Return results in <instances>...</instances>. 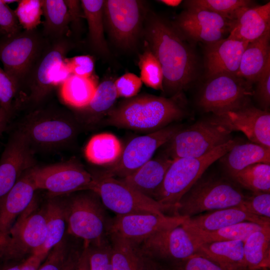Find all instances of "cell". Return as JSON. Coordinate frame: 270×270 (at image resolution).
Instances as JSON below:
<instances>
[{
  "mask_svg": "<svg viewBox=\"0 0 270 270\" xmlns=\"http://www.w3.org/2000/svg\"><path fill=\"white\" fill-rule=\"evenodd\" d=\"M232 132H243L252 142L270 148V114L248 105L212 116Z\"/></svg>",
  "mask_w": 270,
  "mask_h": 270,
  "instance_id": "obj_20",
  "label": "cell"
},
{
  "mask_svg": "<svg viewBox=\"0 0 270 270\" xmlns=\"http://www.w3.org/2000/svg\"><path fill=\"white\" fill-rule=\"evenodd\" d=\"M109 234L112 270H142L144 256L139 246L116 234Z\"/></svg>",
  "mask_w": 270,
  "mask_h": 270,
  "instance_id": "obj_36",
  "label": "cell"
},
{
  "mask_svg": "<svg viewBox=\"0 0 270 270\" xmlns=\"http://www.w3.org/2000/svg\"><path fill=\"white\" fill-rule=\"evenodd\" d=\"M93 176L89 190L96 193L104 206L117 215L164 214L169 210L154 199L130 187L120 179Z\"/></svg>",
  "mask_w": 270,
  "mask_h": 270,
  "instance_id": "obj_9",
  "label": "cell"
},
{
  "mask_svg": "<svg viewBox=\"0 0 270 270\" xmlns=\"http://www.w3.org/2000/svg\"><path fill=\"white\" fill-rule=\"evenodd\" d=\"M9 118L8 114L0 106V135L4 130Z\"/></svg>",
  "mask_w": 270,
  "mask_h": 270,
  "instance_id": "obj_56",
  "label": "cell"
},
{
  "mask_svg": "<svg viewBox=\"0 0 270 270\" xmlns=\"http://www.w3.org/2000/svg\"><path fill=\"white\" fill-rule=\"evenodd\" d=\"M70 46L66 38L49 42L34 65L24 86L28 90L30 102H40L54 88V74L66 58Z\"/></svg>",
  "mask_w": 270,
  "mask_h": 270,
  "instance_id": "obj_17",
  "label": "cell"
},
{
  "mask_svg": "<svg viewBox=\"0 0 270 270\" xmlns=\"http://www.w3.org/2000/svg\"><path fill=\"white\" fill-rule=\"evenodd\" d=\"M234 21L210 10L186 8L172 24L184 39L208 44L225 38Z\"/></svg>",
  "mask_w": 270,
  "mask_h": 270,
  "instance_id": "obj_15",
  "label": "cell"
},
{
  "mask_svg": "<svg viewBox=\"0 0 270 270\" xmlns=\"http://www.w3.org/2000/svg\"><path fill=\"white\" fill-rule=\"evenodd\" d=\"M96 196L94 192L80 194L64 204L67 232L83 239L84 248L102 244L109 234L111 222Z\"/></svg>",
  "mask_w": 270,
  "mask_h": 270,
  "instance_id": "obj_6",
  "label": "cell"
},
{
  "mask_svg": "<svg viewBox=\"0 0 270 270\" xmlns=\"http://www.w3.org/2000/svg\"><path fill=\"white\" fill-rule=\"evenodd\" d=\"M144 22L146 45L162 69V92L170 97L182 94L197 76L198 63L194 51L172 22L152 12H146Z\"/></svg>",
  "mask_w": 270,
  "mask_h": 270,
  "instance_id": "obj_1",
  "label": "cell"
},
{
  "mask_svg": "<svg viewBox=\"0 0 270 270\" xmlns=\"http://www.w3.org/2000/svg\"><path fill=\"white\" fill-rule=\"evenodd\" d=\"M158 2H162L168 6H177L182 2L180 0H162Z\"/></svg>",
  "mask_w": 270,
  "mask_h": 270,
  "instance_id": "obj_57",
  "label": "cell"
},
{
  "mask_svg": "<svg viewBox=\"0 0 270 270\" xmlns=\"http://www.w3.org/2000/svg\"><path fill=\"white\" fill-rule=\"evenodd\" d=\"M48 255L32 254L22 263L21 270H37Z\"/></svg>",
  "mask_w": 270,
  "mask_h": 270,
  "instance_id": "obj_52",
  "label": "cell"
},
{
  "mask_svg": "<svg viewBox=\"0 0 270 270\" xmlns=\"http://www.w3.org/2000/svg\"><path fill=\"white\" fill-rule=\"evenodd\" d=\"M2 1L4 3L7 4H8L14 3L16 2H19V0H2Z\"/></svg>",
  "mask_w": 270,
  "mask_h": 270,
  "instance_id": "obj_60",
  "label": "cell"
},
{
  "mask_svg": "<svg viewBox=\"0 0 270 270\" xmlns=\"http://www.w3.org/2000/svg\"><path fill=\"white\" fill-rule=\"evenodd\" d=\"M70 20V27L78 28L82 18H84L80 1L65 0Z\"/></svg>",
  "mask_w": 270,
  "mask_h": 270,
  "instance_id": "obj_51",
  "label": "cell"
},
{
  "mask_svg": "<svg viewBox=\"0 0 270 270\" xmlns=\"http://www.w3.org/2000/svg\"><path fill=\"white\" fill-rule=\"evenodd\" d=\"M142 84L140 77L131 72L123 74L114 82L118 97L126 98L136 96Z\"/></svg>",
  "mask_w": 270,
  "mask_h": 270,
  "instance_id": "obj_46",
  "label": "cell"
},
{
  "mask_svg": "<svg viewBox=\"0 0 270 270\" xmlns=\"http://www.w3.org/2000/svg\"><path fill=\"white\" fill-rule=\"evenodd\" d=\"M14 10L0 0V31L8 36H12L22 31Z\"/></svg>",
  "mask_w": 270,
  "mask_h": 270,
  "instance_id": "obj_47",
  "label": "cell"
},
{
  "mask_svg": "<svg viewBox=\"0 0 270 270\" xmlns=\"http://www.w3.org/2000/svg\"><path fill=\"white\" fill-rule=\"evenodd\" d=\"M185 114L182 94L170 98L142 94L126 98L114 106L102 122L150 133L169 126Z\"/></svg>",
  "mask_w": 270,
  "mask_h": 270,
  "instance_id": "obj_2",
  "label": "cell"
},
{
  "mask_svg": "<svg viewBox=\"0 0 270 270\" xmlns=\"http://www.w3.org/2000/svg\"><path fill=\"white\" fill-rule=\"evenodd\" d=\"M88 248H84L80 255L74 270H90Z\"/></svg>",
  "mask_w": 270,
  "mask_h": 270,
  "instance_id": "obj_53",
  "label": "cell"
},
{
  "mask_svg": "<svg viewBox=\"0 0 270 270\" xmlns=\"http://www.w3.org/2000/svg\"><path fill=\"white\" fill-rule=\"evenodd\" d=\"M248 44L228 36L206 44L204 59L207 78L220 74L236 75Z\"/></svg>",
  "mask_w": 270,
  "mask_h": 270,
  "instance_id": "obj_21",
  "label": "cell"
},
{
  "mask_svg": "<svg viewBox=\"0 0 270 270\" xmlns=\"http://www.w3.org/2000/svg\"><path fill=\"white\" fill-rule=\"evenodd\" d=\"M244 240L215 242L200 244L198 252L226 270H248L244 257Z\"/></svg>",
  "mask_w": 270,
  "mask_h": 270,
  "instance_id": "obj_29",
  "label": "cell"
},
{
  "mask_svg": "<svg viewBox=\"0 0 270 270\" xmlns=\"http://www.w3.org/2000/svg\"><path fill=\"white\" fill-rule=\"evenodd\" d=\"M90 270H112V248L106 240L100 246L88 248Z\"/></svg>",
  "mask_w": 270,
  "mask_h": 270,
  "instance_id": "obj_43",
  "label": "cell"
},
{
  "mask_svg": "<svg viewBox=\"0 0 270 270\" xmlns=\"http://www.w3.org/2000/svg\"><path fill=\"white\" fill-rule=\"evenodd\" d=\"M49 42L36 30L0 36V61L18 92L24 88L32 70Z\"/></svg>",
  "mask_w": 270,
  "mask_h": 270,
  "instance_id": "obj_5",
  "label": "cell"
},
{
  "mask_svg": "<svg viewBox=\"0 0 270 270\" xmlns=\"http://www.w3.org/2000/svg\"><path fill=\"white\" fill-rule=\"evenodd\" d=\"M42 35L54 40L66 38L70 32L68 8L64 0H42Z\"/></svg>",
  "mask_w": 270,
  "mask_h": 270,
  "instance_id": "obj_31",
  "label": "cell"
},
{
  "mask_svg": "<svg viewBox=\"0 0 270 270\" xmlns=\"http://www.w3.org/2000/svg\"><path fill=\"white\" fill-rule=\"evenodd\" d=\"M186 218L164 214L117 215L111 221L109 234H116L139 246L157 232L182 224Z\"/></svg>",
  "mask_w": 270,
  "mask_h": 270,
  "instance_id": "obj_19",
  "label": "cell"
},
{
  "mask_svg": "<svg viewBox=\"0 0 270 270\" xmlns=\"http://www.w3.org/2000/svg\"><path fill=\"white\" fill-rule=\"evenodd\" d=\"M139 246L144 256L171 263L198 252L199 245L182 223L157 232Z\"/></svg>",
  "mask_w": 270,
  "mask_h": 270,
  "instance_id": "obj_16",
  "label": "cell"
},
{
  "mask_svg": "<svg viewBox=\"0 0 270 270\" xmlns=\"http://www.w3.org/2000/svg\"><path fill=\"white\" fill-rule=\"evenodd\" d=\"M22 264H7L0 268V270H21Z\"/></svg>",
  "mask_w": 270,
  "mask_h": 270,
  "instance_id": "obj_58",
  "label": "cell"
},
{
  "mask_svg": "<svg viewBox=\"0 0 270 270\" xmlns=\"http://www.w3.org/2000/svg\"><path fill=\"white\" fill-rule=\"evenodd\" d=\"M173 160L166 154L152 158L131 174L120 180L154 200Z\"/></svg>",
  "mask_w": 270,
  "mask_h": 270,
  "instance_id": "obj_25",
  "label": "cell"
},
{
  "mask_svg": "<svg viewBox=\"0 0 270 270\" xmlns=\"http://www.w3.org/2000/svg\"><path fill=\"white\" fill-rule=\"evenodd\" d=\"M80 2L88 25V40L92 48L98 54L108 56L109 49L104 33V0H82Z\"/></svg>",
  "mask_w": 270,
  "mask_h": 270,
  "instance_id": "obj_32",
  "label": "cell"
},
{
  "mask_svg": "<svg viewBox=\"0 0 270 270\" xmlns=\"http://www.w3.org/2000/svg\"><path fill=\"white\" fill-rule=\"evenodd\" d=\"M142 270H162V269L161 266L158 264L154 260L144 256Z\"/></svg>",
  "mask_w": 270,
  "mask_h": 270,
  "instance_id": "obj_55",
  "label": "cell"
},
{
  "mask_svg": "<svg viewBox=\"0 0 270 270\" xmlns=\"http://www.w3.org/2000/svg\"><path fill=\"white\" fill-rule=\"evenodd\" d=\"M256 83L254 96H256L262 108L267 110L270 104V62L267 64Z\"/></svg>",
  "mask_w": 270,
  "mask_h": 270,
  "instance_id": "obj_50",
  "label": "cell"
},
{
  "mask_svg": "<svg viewBox=\"0 0 270 270\" xmlns=\"http://www.w3.org/2000/svg\"><path fill=\"white\" fill-rule=\"evenodd\" d=\"M270 30L249 42L245 48L236 75L248 82H256L270 62Z\"/></svg>",
  "mask_w": 270,
  "mask_h": 270,
  "instance_id": "obj_26",
  "label": "cell"
},
{
  "mask_svg": "<svg viewBox=\"0 0 270 270\" xmlns=\"http://www.w3.org/2000/svg\"><path fill=\"white\" fill-rule=\"evenodd\" d=\"M34 150L24 134L12 133L0 158V204L20 176L34 166Z\"/></svg>",
  "mask_w": 270,
  "mask_h": 270,
  "instance_id": "obj_18",
  "label": "cell"
},
{
  "mask_svg": "<svg viewBox=\"0 0 270 270\" xmlns=\"http://www.w3.org/2000/svg\"><path fill=\"white\" fill-rule=\"evenodd\" d=\"M237 143L231 139L201 156L174 160L154 200L174 213L180 199L206 170Z\"/></svg>",
  "mask_w": 270,
  "mask_h": 270,
  "instance_id": "obj_3",
  "label": "cell"
},
{
  "mask_svg": "<svg viewBox=\"0 0 270 270\" xmlns=\"http://www.w3.org/2000/svg\"><path fill=\"white\" fill-rule=\"evenodd\" d=\"M36 188L28 170L17 181L0 204V232L8 240L16 218L34 198Z\"/></svg>",
  "mask_w": 270,
  "mask_h": 270,
  "instance_id": "obj_23",
  "label": "cell"
},
{
  "mask_svg": "<svg viewBox=\"0 0 270 270\" xmlns=\"http://www.w3.org/2000/svg\"><path fill=\"white\" fill-rule=\"evenodd\" d=\"M230 176L253 192H270V164L250 165Z\"/></svg>",
  "mask_w": 270,
  "mask_h": 270,
  "instance_id": "obj_38",
  "label": "cell"
},
{
  "mask_svg": "<svg viewBox=\"0 0 270 270\" xmlns=\"http://www.w3.org/2000/svg\"><path fill=\"white\" fill-rule=\"evenodd\" d=\"M270 30V2L242 8L236 14L228 38L251 42Z\"/></svg>",
  "mask_w": 270,
  "mask_h": 270,
  "instance_id": "obj_24",
  "label": "cell"
},
{
  "mask_svg": "<svg viewBox=\"0 0 270 270\" xmlns=\"http://www.w3.org/2000/svg\"><path fill=\"white\" fill-rule=\"evenodd\" d=\"M98 85L94 76L86 78L72 74L60 86V96L66 105L76 110H80L91 101Z\"/></svg>",
  "mask_w": 270,
  "mask_h": 270,
  "instance_id": "obj_33",
  "label": "cell"
},
{
  "mask_svg": "<svg viewBox=\"0 0 270 270\" xmlns=\"http://www.w3.org/2000/svg\"><path fill=\"white\" fill-rule=\"evenodd\" d=\"M46 236L44 244L32 254L48 255L50 250L62 240L66 230V214L64 204L50 200L44 208Z\"/></svg>",
  "mask_w": 270,
  "mask_h": 270,
  "instance_id": "obj_35",
  "label": "cell"
},
{
  "mask_svg": "<svg viewBox=\"0 0 270 270\" xmlns=\"http://www.w3.org/2000/svg\"><path fill=\"white\" fill-rule=\"evenodd\" d=\"M80 255L77 252L70 254L65 260L60 270H74Z\"/></svg>",
  "mask_w": 270,
  "mask_h": 270,
  "instance_id": "obj_54",
  "label": "cell"
},
{
  "mask_svg": "<svg viewBox=\"0 0 270 270\" xmlns=\"http://www.w3.org/2000/svg\"><path fill=\"white\" fill-rule=\"evenodd\" d=\"M250 214L270 218V192H253L246 197L241 205Z\"/></svg>",
  "mask_w": 270,
  "mask_h": 270,
  "instance_id": "obj_44",
  "label": "cell"
},
{
  "mask_svg": "<svg viewBox=\"0 0 270 270\" xmlns=\"http://www.w3.org/2000/svg\"><path fill=\"white\" fill-rule=\"evenodd\" d=\"M184 4L186 8L210 10L233 20L242 8L253 6V2L249 0H189Z\"/></svg>",
  "mask_w": 270,
  "mask_h": 270,
  "instance_id": "obj_39",
  "label": "cell"
},
{
  "mask_svg": "<svg viewBox=\"0 0 270 270\" xmlns=\"http://www.w3.org/2000/svg\"><path fill=\"white\" fill-rule=\"evenodd\" d=\"M8 241V239L0 232V256L4 250Z\"/></svg>",
  "mask_w": 270,
  "mask_h": 270,
  "instance_id": "obj_59",
  "label": "cell"
},
{
  "mask_svg": "<svg viewBox=\"0 0 270 270\" xmlns=\"http://www.w3.org/2000/svg\"><path fill=\"white\" fill-rule=\"evenodd\" d=\"M162 268V270H226L200 252L181 260L171 262L168 268Z\"/></svg>",
  "mask_w": 270,
  "mask_h": 270,
  "instance_id": "obj_42",
  "label": "cell"
},
{
  "mask_svg": "<svg viewBox=\"0 0 270 270\" xmlns=\"http://www.w3.org/2000/svg\"><path fill=\"white\" fill-rule=\"evenodd\" d=\"M245 197L236 184L226 178L201 177L180 199L173 216L188 218L206 212L240 206Z\"/></svg>",
  "mask_w": 270,
  "mask_h": 270,
  "instance_id": "obj_4",
  "label": "cell"
},
{
  "mask_svg": "<svg viewBox=\"0 0 270 270\" xmlns=\"http://www.w3.org/2000/svg\"><path fill=\"white\" fill-rule=\"evenodd\" d=\"M244 257L248 270L270 268V225L250 234L244 244Z\"/></svg>",
  "mask_w": 270,
  "mask_h": 270,
  "instance_id": "obj_34",
  "label": "cell"
},
{
  "mask_svg": "<svg viewBox=\"0 0 270 270\" xmlns=\"http://www.w3.org/2000/svg\"><path fill=\"white\" fill-rule=\"evenodd\" d=\"M77 122L64 114L38 111L30 114L18 130L32 149L34 146L52 149L65 146L74 140L78 132Z\"/></svg>",
  "mask_w": 270,
  "mask_h": 270,
  "instance_id": "obj_11",
  "label": "cell"
},
{
  "mask_svg": "<svg viewBox=\"0 0 270 270\" xmlns=\"http://www.w3.org/2000/svg\"><path fill=\"white\" fill-rule=\"evenodd\" d=\"M28 173L36 190H46L52 196L80 190H89L93 176L75 159L35 166Z\"/></svg>",
  "mask_w": 270,
  "mask_h": 270,
  "instance_id": "obj_12",
  "label": "cell"
},
{
  "mask_svg": "<svg viewBox=\"0 0 270 270\" xmlns=\"http://www.w3.org/2000/svg\"><path fill=\"white\" fill-rule=\"evenodd\" d=\"M219 160L231 176L250 165L270 164V148L253 142H238Z\"/></svg>",
  "mask_w": 270,
  "mask_h": 270,
  "instance_id": "obj_28",
  "label": "cell"
},
{
  "mask_svg": "<svg viewBox=\"0 0 270 270\" xmlns=\"http://www.w3.org/2000/svg\"><path fill=\"white\" fill-rule=\"evenodd\" d=\"M18 93L14 82L0 66V106L9 116L12 112L13 100Z\"/></svg>",
  "mask_w": 270,
  "mask_h": 270,
  "instance_id": "obj_45",
  "label": "cell"
},
{
  "mask_svg": "<svg viewBox=\"0 0 270 270\" xmlns=\"http://www.w3.org/2000/svg\"><path fill=\"white\" fill-rule=\"evenodd\" d=\"M146 12L136 0H108L104 3V20L112 41L123 50L136 46Z\"/></svg>",
  "mask_w": 270,
  "mask_h": 270,
  "instance_id": "obj_10",
  "label": "cell"
},
{
  "mask_svg": "<svg viewBox=\"0 0 270 270\" xmlns=\"http://www.w3.org/2000/svg\"><path fill=\"white\" fill-rule=\"evenodd\" d=\"M138 66L142 82L148 87L162 91L164 78L161 66L148 47L139 56Z\"/></svg>",
  "mask_w": 270,
  "mask_h": 270,
  "instance_id": "obj_40",
  "label": "cell"
},
{
  "mask_svg": "<svg viewBox=\"0 0 270 270\" xmlns=\"http://www.w3.org/2000/svg\"><path fill=\"white\" fill-rule=\"evenodd\" d=\"M4 36L2 32H1L0 31V36Z\"/></svg>",
  "mask_w": 270,
  "mask_h": 270,
  "instance_id": "obj_61",
  "label": "cell"
},
{
  "mask_svg": "<svg viewBox=\"0 0 270 270\" xmlns=\"http://www.w3.org/2000/svg\"><path fill=\"white\" fill-rule=\"evenodd\" d=\"M254 94L252 84L237 75L220 74L208 78L196 102L204 112L218 114L248 105Z\"/></svg>",
  "mask_w": 270,
  "mask_h": 270,
  "instance_id": "obj_7",
  "label": "cell"
},
{
  "mask_svg": "<svg viewBox=\"0 0 270 270\" xmlns=\"http://www.w3.org/2000/svg\"></svg>",
  "mask_w": 270,
  "mask_h": 270,
  "instance_id": "obj_62",
  "label": "cell"
},
{
  "mask_svg": "<svg viewBox=\"0 0 270 270\" xmlns=\"http://www.w3.org/2000/svg\"><path fill=\"white\" fill-rule=\"evenodd\" d=\"M243 222L266 224H270V218L250 214L242 206H234L188 218L183 224L190 230L212 232Z\"/></svg>",
  "mask_w": 270,
  "mask_h": 270,
  "instance_id": "obj_22",
  "label": "cell"
},
{
  "mask_svg": "<svg viewBox=\"0 0 270 270\" xmlns=\"http://www.w3.org/2000/svg\"><path fill=\"white\" fill-rule=\"evenodd\" d=\"M67 247L64 239L49 252L42 266L37 270H60L66 259Z\"/></svg>",
  "mask_w": 270,
  "mask_h": 270,
  "instance_id": "obj_49",
  "label": "cell"
},
{
  "mask_svg": "<svg viewBox=\"0 0 270 270\" xmlns=\"http://www.w3.org/2000/svg\"><path fill=\"white\" fill-rule=\"evenodd\" d=\"M124 147L120 140L110 133H101L92 136L84 148V156L90 163L110 166L121 156Z\"/></svg>",
  "mask_w": 270,
  "mask_h": 270,
  "instance_id": "obj_30",
  "label": "cell"
},
{
  "mask_svg": "<svg viewBox=\"0 0 270 270\" xmlns=\"http://www.w3.org/2000/svg\"><path fill=\"white\" fill-rule=\"evenodd\" d=\"M182 128L178 125H169L146 135L132 140L124 148L120 158L114 164L96 174L102 177L125 178L152 158L156 150L168 142Z\"/></svg>",
  "mask_w": 270,
  "mask_h": 270,
  "instance_id": "obj_14",
  "label": "cell"
},
{
  "mask_svg": "<svg viewBox=\"0 0 270 270\" xmlns=\"http://www.w3.org/2000/svg\"><path fill=\"white\" fill-rule=\"evenodd\" d=\"M65 61L72 74L81 77H90L94 69V61L90 55L77 56L66 58Z\"/></svg>",
  "mask_w": 270,
  "mask_h": 270,
  "instance_id": "obj_48",
  "label": "cell"
},
{
  "mask_svg": "<svg viewBox=\"0 0 270 270\" xmlns=\"http://www.w3.org/2000/svg\"><path fill=\"white\" fill-rule=\"evenodd\" d=\"M118 98L114 82L106 79L98 84L94 95L84 108L77 110V120L88 126L102 122Z\"/></svg>",
  "mask_w": 270,
  "mask_h": 270,
  "instance_id": "obj_27",
  "label": "cell"
},
{
  "mask_svg": "<svg viewBox=\"0 0 270 270\" xmlns=\"http://www.w3.org/2000/svg\"><path fill=\"white\" fill-rule=\"evenodd\" d=\"M14 10L18 22L25 30H33L41 22L42 0H21Z\"/></svg>",
  "mask_w": 270,
  "mask_h": 270,
  "instance_id": "obj_41",
  "label": "cell"
},
{
  "mask_svg": "<svg viewBox=\"0 0 270 270\" xmlns=\"http://www.w3.org/2000/svg\"><path fill=\"white\" fill-rule=\"evenodd\" d=\"M268 225H270V224H262L251 222H243L212 232L192 231L185 228L200 245L215 242L245 241L252 233Z\"/></svg>",
  "mask_w": 270,
  "mask_h": 270,
  "instance_id": "obj_37",
  "label": "cell"
},
{
  "mask_svg": "<svg viewBox=\"0 0 270 270\" xmlns=\"http://www.w3.org/2000/svg\"><path fill=\"white\" fill-rule=\"evenodd\" d=\"M232 132L212 117L180 129L167 142L166 155L172 160L201 156L231 138Z\"/></svg>",
  "mask_w": 270,
  "mask_h": 270,
  "instance_id": "obj_8",
  "label": "cell"
},
{
  "mask_svg": "<svg viewBox=\"0 0 270 270\" xmlns=\"http://www.w3.org/2000/svg\"><path fill=\"white\" fill-rule=\"evenodd\" d=\"M46 236L44 208H39L34 198L12 225L0 259L10 260L30 253L32 254L44 244Z\"/></svg>",
  "mask_w": 270,
  "mask_h": 270,
  "instance_id": "obj_13",
  "label": "cell"
}]
</instances>
